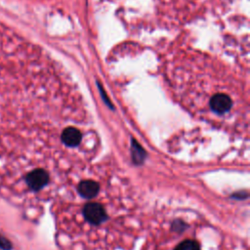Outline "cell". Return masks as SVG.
Returning <instances> with one entry per match:
<instances>
[{"mask_svg":"<svg viewBox=\"0 0 250 250\" xmlns=\"http://www.w3.org/2000/svg\"><path fill=\"white\" fill-rule=\"evenodd\" d=\"M49 182V175L43 169H35L25 176V183L27 187L34 191L43 188Z\"/></svg>","mask_w":250,"mask_h":250,"instance_id":"1","label":"cell"},{"mask_svg":"<svg viewBox=\"0 0 250 250\" xmlns=\"http://www.w3.org/2000/svg\"><path fill=\"white\" fill-rule=\"evenodd\" d=\"M172 250H202V248L196 238L185 237L180 238Z\"/></svg>","mask_w":250,"mask_h":250,"instance_id":"2","label":"cell"},{"mask_svg":"<svg viewBox=\"0 0 250 250\" xmlns=\"http://www.w3.org/2000/svg\"><path fill=\"white\" fill-rule=\"evenodd\" d=\"M0 249L2 250H11L12 249V244L11 242L0 233Z\"/></svg>","mask_w":250,"mask_h":250,"instance_id":"3","label":"cell"}]
</instances>
